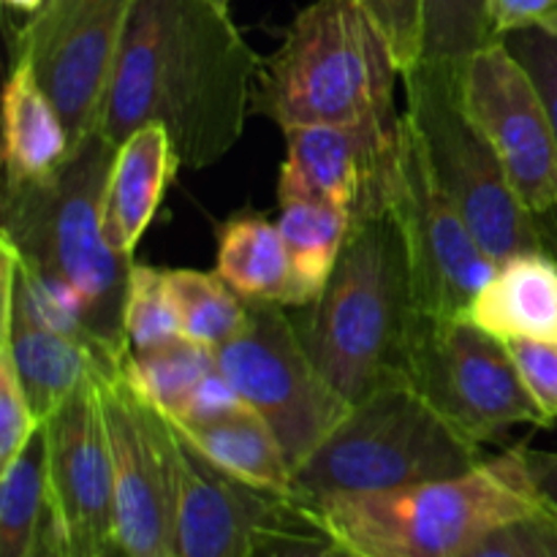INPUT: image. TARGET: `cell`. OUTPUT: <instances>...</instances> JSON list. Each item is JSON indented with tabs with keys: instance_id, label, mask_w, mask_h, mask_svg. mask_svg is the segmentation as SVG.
Masks as SVG:
<instances>
[{
	"instance_id": "8fae6325",
	"label": "cell",
	"mask_w": 557,
	"mask_h": 557,
	"mask_svg": "<svg viewBox=\"0 0 557 557\" xmlns=\"http://www.w3.org/2000/svg\"><path fill=\"white\" fill-rule=\"evenodd\" d=\"M466 112L498 152L528 210L557 215V134L547 101L531 71L504 38L484 44L457 63Z\"/></svg>"
},
{
	"instance_id": "ac0fdd59",
	"label": "cell",
	"mask_w": 557,
	"mask_h": 557,
	"mask_svg": "<svg viewBox=\"0 0 557 557\" xmlns=\"http://www.w3.org/2000/svg\"><path fill=\"white\" fill-rule=\"evenodd\" d=\"M0 335L9 341L20 381L38 422L52 419L98 364H120L90 341L60 335L27 321L25 315L16 313L3 292H0Z\"/></svg>"
},
{
	"instance_id": "9a60e30c",
	"label": "cell",
	"mask_w": 557,
	"mask_h": 557,
	"mask_svg": "<svg viewBox=\"0 0 557 557\" xmlns=\"http://www.w3.org/2000/svg\"><path fill=\"white\" fill-rule=\"evenodd\" d=\"M400 123L299 125L286 134L277 199H319L357 218L386 212V180Z\"/></svg>"
},
{
	"instance_id": "8992f818",
	"label": "cell",
	"mask_w": 557,
	"mask_h": 557,
	"mask_svg": "<svg viewBox=\"0 0 557 557\" xmlns=\"http://www.w3.org/2000/svg\"><path fill=\"white\" fill-rule=\"evenodd\" d=\"M482 462L476 438L457 428L417 384L395 379L354 403L346 419L294 471L288 504L441 482Z\"/></svg>"
},
{
	"instance_id": "83f0119b",
	"label": "cell",
	"mask_w": 557,
	"mask_h": 557,
	"mask_svg": "<svg viewBox=\"0 0 557 557\" xmlns=\"http://www.w3.org/2000/svg\"><path fill=\"white\" fill-rule=\"evenodd\" d=\"M422 60H466L495 41L490 0H422Z\"/></svg>"
},
{
	"instance_id": "e575fe53",
	"label": "cell",
	"mask_w": 557,
	"mask_h": 557,
	"mask_svg": "<svg viewBox=\"0 0 557 557\" xmlns=\"http://www.w3.org/2000/svg\"><path fill=\"white\" fill-rule=\"evenodd\" d=\"M490 22L498 38L520 30L557 36V0H490Z\"/></svg>"
},
{
	"instance_id": "9c48e42d",
	"label": "cell",
	"mask_w": 557,
	"mask_h": 557,
	"mask_svg": "<svg viewBox=\"0 0 557 557\" xmlns=\"http://www.w3.org/2000/svg\"><path fill=\"white\" fill-rule=\"evenodd\" d=\"M215 357L228 384L277 435L294 471L351 411L315 368L283 305L248 302V321Z\"/></svg>"
},
{
	"instance_id": "8d00e7d4",
	"label": "cell",
	"mask_w": 557,
	"mask_h": 557,
	"mask_svg": "<svg viewBox=\"0 0 557 557\" xmlns=\"http://www.w3.org/2000/svg\"><path fill=\"white\" fill-rule=\"evenodd\" d=\"M33 557H76L74 549H71L69 539H65L63 528H60L58 517H54L52 504H49L47 520H44V528H41V539H38L36 555ZM114 557H120V553Z\"/></svg>"
},
{
	"instance_id": "4dcf8cb0",
	"label": "cell",
	"mask_w": 557,
	"mask_h": 557,
	"mask_svg": "<svg viewBox=\"0 0 557 557\" xmlns=\"http://www.w3.org/2000/svg\"><path fill=\"white\" fill-rule=\"evenodd\" d=\"M245 557H343V549L294 509V515L259 528Z\"/></svg>"
},
{
	"instance_id": "1f68e13d",
	"label": "cell",
	"mask_w": 557,
	"mask_h": 557,
	"mask_svg": "<svg viewBox=\"0 0 557 557\" xmlns=\"http://www.w3.org/2000/svg\"><path fill=\"white\" fill-rule=\"evenodd\" d=\"M522 381L549 422H557V346L539 341H506Z\"/></svg>"
},
{
	"instance_id": "603a6c76",
	"label": "cell",
	"mask_w": 557,
	"mask_h": 557,
	"mask_svg": "<svg viewBox=\"0 0 557 557\" xmlns=\"http://www.w3.org/2000/svg\"><path fill=\"white\" fill-rule=\"evenodd\" d=\"M354 226V212L319 199H283L277 228L294 272L292 308H305L324 292Z\"/></svg>"
},
{
	"instance_id": "484cf974",
	"label": "cell",
	"mask_w": 557,
	"mask_h": 557,
	"mask_svg": "<svg viewBox=\"0 0 557 557\" xmlns=\"http://www.w3.org/2000/svg\"><path fill=\"white\" fill-rule=\"evenodd\" d=\"M166 283L188 341L221 348L248 321V302L218 272L166 270Z\"/></svg>"
},
{
	"instance_id": "6da1fadb",
	"label": "cell",
	"mask_w": 557,
	"mask_h": 557,
	"mask_svg": "<svg viewBox=\"0 0 557 557\" xmlns=\"http://www.w3.org/2000/svg\"><path fill=\"white\" fill-rule=\"evenodd\" d=\"M261 58L228 14V0H134L101 131L114 147L161 123L180 163L207 169L243 139Z\"/></svg>"
},
{
	"instance_id": "d6986e66",
	"label": "cell",
	"mask_w": 557,
	"mask_h": 557,
	"mask_svg": "<svg viewBox=\"0 0 557 557\" xmlns=\"http://www.w3.org/2000/svg\"><path fill=\"white\" fill-rule=\"evenodd\" d=\"M74 152L71 134L30 60L11 63L3 92L5 188L41 183L58 174Z\"/></svg>"
},
{
	"instance_id": "44dd1931",
	"label": "cell",
	"mask_w": 557,
	"mask_h": 557,
	"mask_svg": "<svg viewBox=\"0 0 557 557\" xmlns=\"http://www.w3.org/2000/svg\"><path fill=\"white\" fill-rule=\"evenodd\" d=\"M172 428L196 455L205 457L228 479L275 498L292 500V462L270 424L250 406L215 422L172 424Z\"/></svg>"
},
{
	"instance_id": "ab89813d",
	"label": "cell",
	"mask_w": 557,
	"mask_h": 557,
	"mask_svg": "<svg viewBox=\"0 0 557 557\" xmlns=\"http://www.w3.org/2000/svg\"><path fill=\"white\" fill-rule=\"evenodd\" d=\"M120 557H125V555H123V553H120Z\"/></svg>"
},
{
	"instance_id": "3957f363",
	"label": "cell",
	"mask_w": 557,
	"mask_h": 557,
	"mask_svg": "<svg viewBox=\"0 0 557 557\" xmlns=\"http://www.w3.org/2000/svg\"><path fill=\"white\" fill-rule=\"evenodd\" d=\"M114 145L101 128L74 147L58 174L3 190L0 239L20 261L60 277L82 297L87 335L120 362L131 351L123 335V302L134 261L120 256L103 234V194Z\"/></svg>"
},
{
	"instance_id": "7a4b0ae2",
	"label": "cell",
	"mask_w": 557,
	"mask_h": 557,
	"mask_svg": "<svg viewBox=\"0 0 557 557\" xmlns=\"http://www.w3.org/2000/svg\"><path fill=\"white\" fill-rule=\"evenodd\" d=\"M294 310L310 359L351 406L379 386L406 379L422 319L389 210L354 221L324 292Z\"/></svg>"
},
{
	"instance_id": "4fadbf2b",
	"label": "cell",
	"mask_w": 557,
	"mask_h": 557,
	"mask_svg": "<svg viewBox=\"0 0 557 557\" xmlns=\"http://www.w3.org/2000/svg\"><path fill=\"white\" fill-rule=\"evenodd\" d=\"M114 462V525L125 557H172V428L125 386L114 364L101 368Z\"/></svg>"
},
{
	"instance_id": "4316f807",
	"label": "cell",
	"mask_w": 557,
	"mask_h": 557,
	"mask_svg": "<svg viewBox=\"0 0 557 557\" xmlns=\"http://www.w3.org/2000/svg\"><path fill=\"white\" fill-rule=\"evenodd\" d=\"M123 335L131 351H150L183 337L177 305L166 283V270L131 264L123 302Z\"/></svg>"
},
{
	"instance_id": "277c9868",
	"label": "cell",
	"mask_w": 557,
	"mask_h": 557,
	"mask_svg": "<svg viewBox=\"0 0 557 557\" xmlns=\"http://www.w3.org/2000/svg\"><path fill=\"white\" fill-rule=\"evenodd\" d=\"M292 506L354 557H460L544 500L515 446L455 479Z\"/></svg>"
},
{
	"instance_id": "5bb4252c",
	"label": "cell",
	"mask_w": 557,
	"mask_h": 557,
	"mask_svg": "<svg viewBox=\"0 0 557 557\" xmlns=\"http://www.w3.org/2000/svg\"><path fill=\"white\" fill-rule=\"evenodd\" d=\"M101 362L47 419L49 504L76 557H114V462L101 395ZM117 368V364H114Z\"/></svg>"
},
{
	"instance_id": "d590c367",
	"label": "cell",
	"mask_w": 557,
	"mask_h": 557,
	"mask_svg": "<svg viewBox=\"0 0 557 557\" xmlns=\"http://www.w3.org/2000/svg\"><path fill=\"white\" fill-rule=\"evenodd\" d=\"M522 457H525L528 473H531L544 506H549L557 515V451H542L531 449V446H522Z\"/></svg>"
},
{
	"instance_id": "52a82bcc",
	"label": "cell",
	"mask_w": 557,
	"mask_h": 557,
	"mask_svg": "<svg viewBox=\"0 0 557 557\" xmlns=\"http://www.w3.org/2000/svg\"><path fill=\"white\" fill-rule=\"evenodd\" d=\"M457 63L419 60L400 76L406 117L430 169L498 264L531 250H549L547 228L520 199L498 152L462 107Z\"/></svg>"
},
{
	"instance_id": "836d02e7",
	"label": "cell",
	"mask_w": 557,
	"mask_h": 557,
	"mask_svg": "<svg viewBox=\"0 0 557 557\" xmlns=\"http://www.w3.org/2000/svg\"><path fill=\"white\" fill-rule=\"evenodd\" d=\"M248 408V403L239 397V392L228 384L226 375L221 370H212L205 381L194 389L188 397L185 408L180 411L172 424H201V422H215V419L232 417V413Z\"/></svg>"
},
{
	"instance_id": "74e56055",
	"label": "cell",
	"mask_w": 557,
	"mask_h": 557,
	"mask_svg": "<svg viewBox=\"0 0 557 557\" xmlns=\"http://www.w3.org/2000/svg\"><path fill=\"white\" fill-rule=\"evenodd\" d=\"M3 3L9 5V9L20 11V14L33 16L44 9V3H47V0H3Z\"/></svg>"
},
{
	"instance_id": "d6a6232c",
	"label": "cell",
	"mask_w": 557,
	"mask_h": 557,
	"mask_svg": "<svg viewBox=\"0 0 557 557\" xmlns=\"http://www.w3.org/2000/svg\"><path fill=\"white\" fill-rule=\"evenodd\" d=\"M511 52L522 60L528 71L536 79L544 101H547L549 114H553L555 134H557V36L542 30H520L504 36Z\"/></svg>"
},
{
	"instance_id": "ffe728a7",
	"label": "cell",
	"mask_w": 557,
	"mask_h": 557,
	"mask_svg": "<svg viewBox=\"0 0 557 557\" xmlns=\"http://www.w3.org/2000/svg\"><path fill=\"white\" fill-rule=\"evenodd\" d=\"M466 319L500 341L557 346V259L549 250H531L500 261Z\"/></svg>"
},
{
	"instance_id": "cb8c5ba5",
	"label": "cell",
	"mask_w": 557,
	"mask_h": 557,
	"mask_svg": "<svg viewBox=\"0 0 557 557\" xmlns=\"http://www.w3.org/2000/svg\"><path fill=\"white\" fill-rule=\"evenodd\" d=\"M215 368V348L180 337L150 351H128L120 359L117 375L141 403L172 422L180 417L196 386Z\"/></svg>"
},
{
	"instance_id": "f546056e",
	"label": "cell",
	"mask_w": 557,
	"mask_h": 557,
	"mask_svg": "<svg viewBox=\"0 0 557 557\" xmlns=\"http://www.w3.org/2000/svg\"><path fill=\"white\" fill-rule=\"evenodd\" d=\"M364 14L384 33L400 74L422 60L424 5L422 0H357Z\"/></svg>"
},
{
	"instance_id": "60d3db41",
	"label": "cell",
	"mask_w": 557,
	"mask_h": 557,
	"mask_svg": "<svg viewBox=\"0 0 557 557\" xmlns=\"http://www.w3.org/2000/svg\"><path fill=\"white\" fill-rule=\"evenodd\" d=\"M228 3H232V0H228Z\"/></svg>"
},
{
	"instance_id": "f35d334b",
	"label": "cell",
	"mask_w": 557,
	"mask_h": 557,
	"mask_svg": "<svg viewBox=\"0 0 557 557\" xmlns=\"http://www.w3.org/2000/svg\"><path fill=\"white\" fill-rule=\"evenodd\" d=\"M343 557H354V555H348V553H346V549H343Z\"/></svg>"
},
{
	"instance_id": "2e32d148",
	"label": "cell",
	"mask_w": 557,
	"mask_h": 557,
	"mask_svg": "<svg viewBox=\"0 0 557 557\" xmlns=\"http://www.w3.org/2000/svg\"><path fill=\"white\" fill-rule=\"evenodd\" d=\"M172 468V557H245L259 528L294 515L288 500L234 482L212 468L174 428Z\"/></svg>"
},
{
	"instance_id": "30bf717a",
	"label": "cell",
	"mask_w": 557,
	"mask_h": 557,
	"mask_svg": "<svg viewBox=\"0 0 557 557\" xmlns=\"http://www.w3.org/2000/svg\"><path fill=\"white\" fill-rule=\"evenodd\" d=\"M406 379L479 444L498 441L515 424L549 428L509 346L471 319L419 321Z\"/></svg>"
},
{
	"instance_id": "5b68a950",
	"label": "cell",
	"mask_w": 557,
	"mask_h": 557,
	"mask_svg": "<svg viewBox=\"0 0 557 557\" xmlns=\"http://www.w3.org/2000/svg\"><path fill=\"white\" fill-rule=\"evenodd\" d=\"M400 69L357 0H313L261 60L253 112L281 131L299 125L397 123Z\"/></svg>"
},
{
	"instance_id": "d4e9b609",
	"label": "cell",
	"mask_w": 557,
	"mask_h": 557,
	"mask_svg": "<svg viewBox=\"0 0 557 557\" xmlns=\"http://www.w3.org/2000/svg\"><path fill=\"white\" fill-rule=\"evenodd\" d=\"M49 511L47 424L0 471V557H33Z\"/></svg>"
},
{
	"instance_id": "f1b7e54d",
	"label": "cell",
	"mask_w": 557,
	"mask_h": 557,
	"mask_svg": "<svg viewBox=\"0 0 557 557\" xmlns=\"http://www.w3.org/2000/svg\"><path fill=\"white\" fill-rule=\"evenodd\" d=\"M460 557H557V515L542 506L500 522Z\"/></svg>"
},
{
	"instance_id": "7402d4cb",
	"label": "cell",
	"mask_w": 557,
	"mask_h": 557,
	"mask_svg": "<svg viewBox=\"0 0 557 557\" xmlns=\"http://www.w3.org/2000/svg\"><path fill=\"white\" fill-rule=\"evenodd\" d=\"M215 272L245 302L292 308L294 272L277 223L256 212H237L218 226Z\"/></svg>"
},
{
	"instance_id": "7c38bea8",
	"label": "cell",
	"mask_w": 557,
	"mask_h": 557,
	"mask_svg": "<svg viewBox=\"0 0 557 557\" xmlns=\"http://www.w3.org/2000/svg\"><path fill=\"white\" fill-rule=\"evenodd\" d=\"M134 0H47L11 41V60L25 58L79 147L101 128L109 76Z\"/></svg>"
},
{
	"instance_id": "e0dca14e",
	"label": "cell",
	"mask_w": 557,
	"mask_h": 557,
	"mask_svg": "<svg viewBox=\"0 0 557 557\" xmlns=\"http://www.w3.org/2000/svg\"><path fill=\"white\" fill-rule=\"evenodd\" d=\"M180 166L172 136L161 123L141 125L114 147L103 194V234L120 256H134Z\"/></svg>"
},
{
	"instance_id": "ba28073f",
	"label": "cell",
	"mask_w": 557,
	"mask_h": 557,
	"mask_svg": "<svg viewBox=\"0 0 557 557\" xmlns=\"http://www.w3.org/2000/svg\"><path fill=\"white\" fill-rule=\"evenodd\" d=\"M386 210L400 228L419 319H466L476 294L493 281L498 261L473 237L435 180L406 112L386 180Z\"/></svg>"
}]
</instances>
